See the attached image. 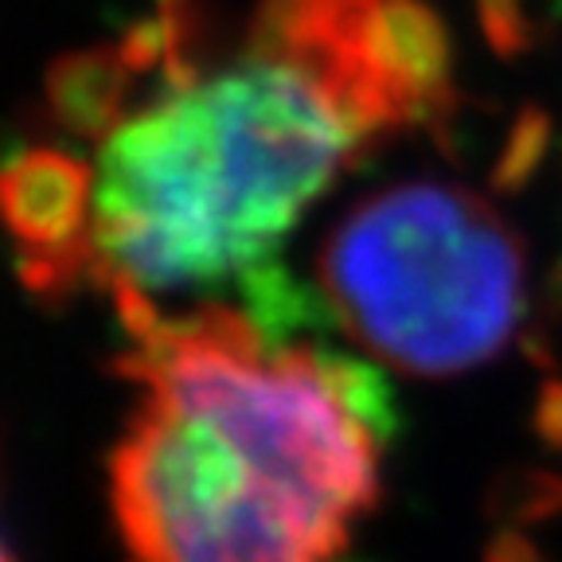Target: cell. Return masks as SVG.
I'll return each mask as SVG.
<instances>
[{
  "label": "cell",
  "instance_id": "6da1fadb",
  "mask_svg": "<svg viewBox=\"0 0 562 562\" xmlns=\"http://www.w3.org/2000/svg\"><path fill=\"white\" fill-rule=\"evenodd\" d=\"M137 386L110 453L125 562H333L379 501V441L313 340L273 348L238 305L114 293Z\"/></svg>",
  "mask_w": 562,
  "mask_h": 562
},
{
  "label": "cell",
  "instance_id": "7a4b0ae2",
  "mask_svg": "<svg viewBox=\"0 0 562 562\" xmlns=\"http://www.w3.org/2000/svg\"><path fill=\"white\" fill-rule=\"evenodd\" d=\"M368 145L316 75L255 47L145 98L98 140L102 293L235 290Z\"/></svg>",
  "mask_w": 562,
  "mask_h": 562
},
{
  "label": "cell",
  "instance_id": "3957f363",
  "mask_svg": "<svg viewBox=\"0 0 562 562\" xmlns=\"http://www.w3.org/2000/svg\"><path fill=\"white\" fill-rule=\"evenodd\" d=\"M316 290L351 340L414 379L492 363L527 313V258L484 195L403 180L356 200L316 250Z\"/></svg>",
  "mask_w": 562,
  "mask_h": 562
},
{
  "label": "cell",
  "instance_id": "277c9868",
  "mask_svg": "<svg viewBox=\"0 0 562 562\" xmlns=\"http://www.w3.org/2000/svg\"><path fill=\"white\" fill-rule=\"evenodd\" d=\"M0 235L16 278L35 301L59 308L102 290L94 246V165L55 145L0 157Z\"/></svg>",
  "mask_w": 562,
  "mask_h": 562
},
{
  "label": "cell",
  "instance_id": "5b68a950",
  "mask_svg": "<svg viewBox=\"0 0 562 562\" xmlns=\"http://www.w3.org/2000/svg\"><path fill=\"white\" fill-rule=\"evenodd\" d=\"M246 47L316 75L368 140L418 125L386 59V0H258Z\"/></svg>",
  "mask_w": 562,
  "mask_h": 562
},
{
  "label": "cell",
  "instance_id": "8992f818",
  "mask_svg": "<svg viewBox=\"0 0 562 562\" xmlns=\"http://www.w3.org/2000/svg\"><path fill=\"white\" fill-rule=\"evenodd\" d=\"M153 98L149 70L125 40L63 55L47 75V114L55 130L79 140H102L137 110V94Z\"/></svg>",
  "mask_w": 562,
  "mask_h": 562
},
{
  "label": "cell",
  "instance_id": "52a82bcc",
  "mask_svg": "<svg viewBox=\"0 0 562 562\" xmlns=\"http://www.w3.org/2000/svg\"><path fill=\"white\" fill-rule=\"evenodd\" d=\"M313 351L325 379L333 383L336 395H340V403L351 411V418L360 422L379 446H391L403 434V422H406L403 403H398L391 379L371 360L351 356L344 348H333V344H313Z\"/></svg>",
  "mask_w": 562,
  "mask_h": 562
},
{
  "label": "cell",
  "instance_id": "ba28073f",
  "mask_svg": "<svg viewBox=\"0 0 562 562\" xmlns=\"http://www.w3.org/2000/svg\"><path fill=\"white\" fill-rule=\"evenodd\" d=\"M554 125L543 110H524L516 125L508 130V140L501 145V160L492 165V188L504 195L524 192L539 176L543 160L551 157Z\"/></svg>",
  "mask_w": 562,
  "mask_h": 562
},
{
  "label": "cell",
  "instance_id": "9c48e42d",
  "mask_svg": "<svg viewBox=\"0 0 562 562\" xmlns=\"http://www.w3.org/2000/svg\"><path fill=\"white\" fill-rule=\"evenodd\" d=\"M488 508L501 519V527H527L562 516V473H547V469L504 473L492 488Z\"/></svg>",
  "mask_w": 562,
  "mask_h": 562
},
{
  "label": "cell",
  "instance_id": "30bf717a",
  "mask_svg": "<svg viewBox=\"0 0 562 562\" xmlns=\"http://www.w3.org/2000/svg\"><path fill=\"white\" fill-rule=\"evenodd\" d=\"M481 24L492 52L519 55L531 44V24H527L524 0H481Z\"/></svg>",
  "mask_w": 562,
  "mask_h": 562
},
{
  "label": "cell",
  "instance_id": "8fae6325",
  "mask_svg": "<svg viewBox=\"0 0 562 562\" xmlns=\"http://www.w3.org/2000/svg\"><path fill=\"white\" fill-rule=\"evenodd\" d=\"M531 430L547 449L562 453V379H547L531 406Z\"/></svg>",
  "mask_w": 562,
  "mask_h": 562
},
{
  "label": "cell",
  "instance_id": "7c38bea8",
  "mask_svg": "<svg viewBox=\"0 0 562 562\" xmlns=\"http://www.w3.org/2000/svg\"><path fill=\"white\" fill-rule=\"evenodd\" d=\"M484 562H554L524 527H501L484 547Z\"/></svg>",
  "mask_w": 562,
  "mask_h": 562
},
{
  "label": "cell",
  "instance_id": "4fadbf2b",
  "mask_svg": "<svg viewBox=\"0 0 562 562\" xmlns=\"http://www.w3.org/2000/svg\"><path fill=\"white\" fill-rule=\"evenodd\" d=\"M0 562H16V554L9 551V543H4V536H0Z\"/></svg>",
  "mask_w": 562,
  "mask_h": 562
}]
</instances>
